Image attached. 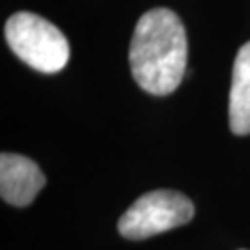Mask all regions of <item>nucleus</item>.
Returning <instances> with one entry per match:
<instances>
[{"instance_id": "obj_4", "label": "nucleus", "mask_w": 250, "mask_h": 250, "mask_svg": "<svg viewBox=\"0 0 250 250\" xmlns=\"http://www.w3.org/2000/svg\"><path fill=\"white\" fill-rule=\"evenodd\" d=\"M45 174L26 156L2 152L0 156V195L11 206L24 208L34 202L45 186Z\"/></svg>"}, {"instance_id": "obj_2", "label": "nucleus", "mask_w": 250, "mask_h": 250, "mask_svg": "<svg viewBox=\"0 0 250 250\" xmlns=\"http://www.w3.org/2000/svg\"><path fill=\"white\" fill-rule=\"evenodd\" d=\"M6 41L21 62L37 72L54 74L69 63L71 46L62 30L30 11H19L6 22Z\"/></svg>"}, {"instance_id": "obj_5", "label": "nucleus", "mask_w": 250, "mask_h": 250, "mask_svg": "<svg viewBox=\"0 0 250 250\" xmlns=\"http://www.w3.org/2000/svg\"><path fill=\"white\" fill-rule=\"evenodd\" d=\"M228 115L233 134H250V41L239 48L233 62Z\"/></svg>"}, {"instance_id": "obj_1", "label": "nucleus", "mask_w": 250, "mask_h": 250, "mask_svg": "<svg viewBox=\"0 0 250 250\" xmlns=\"http://www.w3.org/2000/svg\"><path fill=\"white\" fill-rule=\"evenodd\" d=\"M186 65L188 36L180 17L165 8L146 11L130 43V69L137 85L150 95H170L184 80Z\"/></svg>"}, {"instance_id": "obj_3", "label": "nucleus", "mask_w": 250, "mask_h": 250, "mask_svg": "<svg viewBox=\"0 0 250 250\" xmlns=\"http://www.w3.org/2000/svg\"><path fill=\"white\" fill-rule=\"evenodd\" d=\"M195 215V206L186 195L170 189L145 193L119 219V233L132 239H148L188 224Z\"/></svg>"}]
</instances>
